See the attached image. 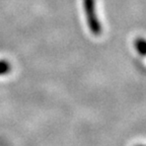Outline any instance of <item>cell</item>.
Wrapping results in <instances>:
<instances>
[{"mask_svg": "<svg viewBox=\"0 0 146 146\" xmlns=\"http://www.w3.org/2000/svg\"><path fill=\"white\" fill-rule=\"evenodd\" d=\"M11 70L10 63L6 60H0V75H5Z\"/></svg>", "mask_w": 146, "mask_h": 146, "instance_id": "obj_3", "label": "cell"}, {"mask_svg": "<svg viewBox=\"0 0 146 146\" xmlns=\"http://www.w3.org/2000/svg\"><path fill=\"white\" fill-rule=\"evenodd\" d=\"M135 48H136L137 52L139 53L140 55L144 56L146 54V43L145 40L143 38H138L135 41Z\"/></svg>", "mask_w": 146, "mask_h": 146, "instance_id": "obj_2", "label": "cell"}, {"mask_svg": "<svg viewBox=\"0 0 146 146\" xmlns=\"http://www.w3.org/2000/svg\"><path fill=\"white\" fill-rule=\"evenodd\" d=\"M138 146H143V145H138Z\"/></svg>", "mask_w": 146, "mask_h": 146, "instance_id": "obj_4", "label": "cell"}, {"mask_svg": "<svg viewBox=\"0 0 146 146\" xmlns=\"http://www.w3.org/2000/svg\"><path fill=\"white\" fill-rule=\"evenodd\" d=\"M83 7H84L85 16H86L87 25L90 32L94 36H100L102 34V25H100L98 17L96 13V3L94 0H83Z\"/></svg>", "mask_w": 146, "mask_h": 146, "instance_id": "obj_1", "label": "cell"}]
</instances>
